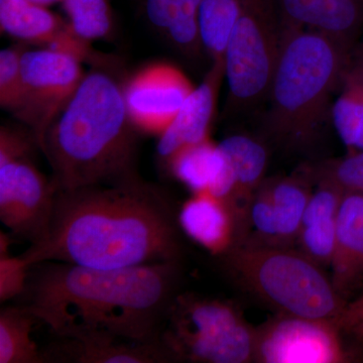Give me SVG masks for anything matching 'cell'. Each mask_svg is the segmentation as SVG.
Segmentation results:
<instances>
[{
  "instance_id": "5bb4252c",
  "label": "cell",
  "mask_w": 363,
  "mask_h": 363,
  "mask_svg": "<svg viewBox=\"0 0 363 363\" xmlns=\"http://www.w3.org/2000/svg\"><path fill=\"white\" fill-rule=\"evenodd\" d=\"M233 177V194L228 207L238 222L240 243L250 235V209L255 193L264 182L267 149L250 136L233 135L218 143Z\"/></svg>"
},
{
  "instance_id": "d4e9b609",
  "label": "cell",
  "mask_w": 363,
  "mask_h": 363,
  "mask_svg": "<svg viewBox=\"0 0 363 363\" xmlns=\"http://www.w3.org/2000/svg\"><path fill=\"white\" fill-rule=\"evenodd\" d=\"M245 0H202L199 30L203 49L212 62L223 61L227 42L238 23Z\"/></svg>"
},
{
  "instance_id": "30bf717a",
  "label": "cell",
  "mask_w": 363,
  "mask_h": 363,
  "mask_svg": "<svg viewBox=\"0 0 363 363\" xmlns=\"http://www.w3.org/2000/svg\"><path fill=\"white\" fill-rule=\"evenodd\" d=\"M58 187L33 160L0 164V221L13 238L35 245L51 226Z\"/></svg>"
},
{
  "instance_id": "3957f363",
  "label": "cell",
  "mask_w": 363,
  "mask_h": 363,
  "mask_svg": "<svg viewBox=\"0 0 363 363\" xmlns=\"http://www.w3.org/2000/svg\"><path fill=\"white\" fill-rule=\"evenodd\" d=\"M116 66L109 58L92 65L45 131L40 150L58 190L140 178L136 169L138 131L128 117L124 81Z\"/></svg>"
},
{
  "instance_id": "cb8c5ba5",
  "label": "cell",
  "mask_w": 363,
  "mask_h": 363,
  "mask_svg": "<svg viewBox=\"0 0 363 363\" xmlns=\"http://www.w3.org/2000/svg\"><path fill=\"white\" fill-rule=\"evenodd\" d=\"M341 93L332 107V118L350 152L363 150V71L348 65Z\"/></svg>"
},
{
  "instance_id": "5b68a950",
  "label": "cell",
  "mask_w": 363,
  "mask_h": 363,
  "mask_svg": "<svg viewBox=\"0 0 363 363\" xmlns=\"http://www.w3.org/2000/svg\"><path fill=\"white\" fill-rule=\"evenodd\" d=\"M224 272L241 290L277 314L337 323L345 300L330 276L295 247L247 240L219 257Z\"/></svg>"
},
{
  "instance_id": "e0dca14e",
  "label": "cell",
  "mask_w": 363,
  "mask_h": 363,
  "mask_svg": "<svg viewBox=\"0 0 363 363\" xmlns=\"http://www.w3.org/2000/svg\"><path fill=\"white\" fill-rule=\"evenodd\" d=\"M318 187L306 207L295 248L321 267H330L339 208L345 195L332 182L316 178Z\"/></svg>"
},
{
  "instance_id": "8fae6325",
  "label": "cell",
  "mask_w": 363,
  "mask_h": 363,
  "mask_svg": "<svg viewBox=\"0 0 363 363\" xmlns=\"http://www.w3.org/2000/svg\"><path fill=\"white\" fill-rule=\"evenodd\" d=\"M194 88L183 71L171 64L143 67L123 83L131 123L138 133L161 135Z\"/></svg>"
},
{
  "instance_id": "4dcf8cb0",
  "label": "cell",
  "mask_w": 363,
  "mask_h": 363,
  "mask_svg": "<svg viewBox=\"0 0 363 363\" xmlns=\"http://www.w3.org/2000/svg\"><path fill=\"white\" fill-rule=\"evenodd\" d=\"M363 316V293L352 298L347 305L343 314L339 318L337 326L343 332L350 328L351 325Z\"/></svg>"
},
{
  "instance_id": "603a6c76",
  "label": "cell",
  "mask_w": 363,
  "mask_h": 363,
  "mask_svg": "<svg viewBox=\"0 0 363 363\" xmlns=\"http://www.w3.org/2000/svg\"><path fill=\"white\" fill-rule=\"evenodd\" d=\"M40 322L26 306H6L0 310V363H45L42 348L33 340Z\"/></svg>"
},
{
  "instance_id": "7402d4cb",
  "label": "cell",
  "mask_w": 363,
  "mask_h": 363,
  "mask_svg": "<svg viewBox=\"0 0 363 363\" xmlns=\"http://www.w3.org/2000/svg\"><path fill=\"white\" fill-rule=\"evenodd\" d=\"M278 226V247H295L306 207L312 192L298 178L262 182Z\"/></svg>"
},
{
  "instance_id": "6da1fadb",
  "label": "cell",
  "mask_w": 363,
  "mask_h": 363,
  "mask_svg": "<svg viewBox=\"0 0 363 363\" xmlns=\"http://www.w3.org/2000/svg\"><path fill=\"white\" fill-rule=\"evenodd\" d=\"M178 212L166 191L143 180L58 190L49 233L21 257L116 269L182 262Z\"/></svg>"
},
{
  "instance_id": "4fadbf2b",
  "label": "cell",
  "mask_w": 363,
  "mask_h": 363,
  "mask_svg": "<svg viewBox=\"0 0 363 363\" xmlns=\"http://www.w3.org/2000/svg\"><path fill=\"white\" fill-rule=\"evenodd\" d=\"M281 26L327 35L351 50L363 26V0H276Z\"/></svg>"
},
{
  "instance_id": "ba28073f",
  "label": "cell",
  "mask_w": 363,
  "mask_h": 363,
  "mask_svg": "<svg viewBox=\"0 0 363 363\" xmlns=\"http://www.w3.org/2000/svg\"><path fill=\"white\" fill-rule=\"evenodd\" d=\"M253 362L346 363L359 359L330 320L276 314L255 328Z\"/></svg>"
},
{
  "instance_id": "484cf974",
  "label": "cell",
  "mask_w": 363,
  "mask_h": 363,
  "mask_svg": "<svg viewBox=\"0 0 363 363\" xmlns=\"http://www.w3.org/2000/svg\"><path fill=\"white\" fill-rule=\"evenodd\" d=\"M62 4L72 30L83 39L92 42L111 37L114 18L109 0H63Z\"/></svg>"
},
{
  "instance_id": "ffe728a7",
  "label": "cell",
  "mask_w": 363,
  "mask_h": 363,
  "mask_svg": "<svg viewBox=\"0 0 363 363\" xmlns=\"http://www.w3.org/2000/svg\"><path fill=\"white\" fill-rule=\"evenodd\" d=\"M202 0H142L143 16L157 35L190 58L203 49L199 30Z\"/></svg>"
},
{
  "instance_id": "9c48e42d",
  "label": "cell",
  "mask_w": 363,
  "mask_h": 363,
  "mask_svg": "<svg viewBox=\"0 0 363 363\" xmlns=\"http://www.w3.org/2000/svg\"><path fill=\"white\" fill-rule=\"evenodd\" d=\"M23 96L13 116L35 133L39 143L70 102L84 78L82 62L65 52L40 48L21 58Z\"/></svg>"
},
{
  "instance_id": "f1b7e54d",
  "label": "cell",
  "mask_w": 363,
  "mask_h": 363,
  "mask_svg": "<svg viewBox=\"0 0 363 363\" xmlns=\"http://www.w3.org/2000/svg\"><path fill=\"white\" fill-rule=\"evenodd\" d=\"M32 266L21 255L13 257L9 250H0V302L21 298L26 292Z\"/></svg>"
},
{
  "instance_id": "7a4b0ae2",
  "label": "cell",
  "mask_w": 363,
  "mask_h": 363,
  "mask_svg": "<svg viewBox=\"0 0 363 363\" xmlns=\"http://www.w3.org/2000/svg\"><path fill=\"white\" fill-rule=\"evenodd\" d=\"M182 279V262L116 269L45 262L32 267L20 298L56 338L157 342Z\"/></svg>"
},
{
  "instance_id": "52a82bcc",
  "label": "cell",
  "mask_w": 363,
  "mask_h": 363,
  "mask_svg": "<svg viewBox=\"0 0 363 363\" xmlns=\"http://www.w3.org/2000/svg\"><path fill=\"white\" fill-rule=\"evenodd\" d=\"M281 33L276 0H245L224 52L229 107L245 108L267 99Z\"/></svg>"
},
{
  "instance_id": "44dd1931",
  "label": "cell",
  "mask_w": 363,
  "mask_h": 363,
  "mask_svg": "<svg viewBox=\"0 0 363 363\" xmlns=\"http://www.w3.org/2000/svg\"><path fill=\"white\" fill-rule=\"evenodd\" d=\"M69 26L48 7L30 0H0L1 32L21 42L47 49Z\"/></svg>"
},
{
  "instance_id": "836d02e7",
  "label": "cell",
  "mask_w": 363,
  "mask_h": 363,
  "mask_svg": "<svg viewBox=\"0 0 363 363\" xmlns=\"http://www.w3.org/2000/svg\"><path fill=\"white\" fill-rule=\"evenodd\" d=\"M30 1L39 4V6L48 7L52 6V4H59V2L62 4L63 0H30Z\"/></svg>"
},
{
  "instance_id": "d6986e66",
  "label": "cell",
  "mask_w": 363,
  "mask_h": 363,
  "mask_svg": "<svg viewBox=\"0 0 363 363\" xmlns=\"http://www.w3.org/2000/svg\"><path fill=\"white\" fill-rule=\"evenodd\" d=\"M193 194L209 193L224 203L233 194V177L218 143L209 138L176 152L164 167Z\"/></svg>"
},
{
  "instance_id": "f546056e",
  "label": "cell",
  "mask_w": 363,
  "mask_h": 363,
  "mask_svg": "<svg viewBox=\"0 0 363 363\" xmlns=\"http://www.w3.org/2000/svg\"><path fill=\"white\" fill-rule=\"evenodd\" d=\"M39 143L32 130L2 125L0 128V164L18 160H33Z\"/></svg>"
},
{
  "instance_id": "277c9868",
  "label": "cell",
  "mask_w": 363,
  "mask_h": 363,
  "mask_svg": "<svg viewBox=\"0 0 363 363\" xmlns=\"http://www.w3.org/2000/svg\"><path fill=\"white\" fill-rule=\"evenodd\" d=\"M281 28L266 128L277 143L302 149L312 143L323 123L331 93L350 65V49L313 30Z\"/></svg>"
},
{
  "instance_id": "83f0119b",
  "label": "cell",
  "mask_w": 363,
  "mask_h": 363,
  "mask_svg": "<svg viewBox=\"0 0 363 363\" xmlns=\"http://www.w3.org/2000/svg\"><path fill=\"white\" fill-rule=\"evenodd\" d=\"M316 178L332 182L344 194L363 195V150L350 152L343 159L327 162L317 169Z\"/></svg>"
},
{
  "instance_id": "4316f807",
  "label": "cell",
  "mask_w": 363,
  "mask_h": 363,
  "mask_svg": "<svg viewBox=\"0 0 363 363\" xmlns=\"http://www.w3.org/2000/svg\"><path fill=\"white\" fill-rule=\"evenodd\" d=\"M26 49L13 45L0 52V106L14 113L23 96L21 58Z\"/></svg>"
},
{
  "instance_id": "d6a6232c",
  "label": "cell",
  "mask_w": 363,
  "mask_h": 363,
  "mask_svg": "<svg viewBox=\"0 0 363 363\" xmlns=\"http://www.w3.org/2000/svg\"><path fill=\"white\" fill-rule=\"evenodd\" d=\"M350 65L355 67V68L363 71V43L362 45L358 48L357 54H355V56L353 57V59L350 57Z\"/></svg>"
},
{
  "instance_id": "1f68e13d",
  "label": "cell",
  "mask_w": 363,
  "mask_h": 363,
  "mask_svg": "<svg viewBox=\"0 0 363 363\" xmlns=\"http://www.w3.org/2000/svg\"><path fill=\"white\" fill-rule=\"evenodd\" d=\"M344 332L354 339L357 343L363 345V316L360 317L357 322H354L350 328L346 329Z\"/></svg>"
},
{
  "instance_id": "2e32d148",
  "label": "cell",
  "mask_w": 363,
  "mask_h": 363,
  "mask_svg": "<svg viewBox=\"0 0 363 363\" xmlns=\"http://www.w3.org/2000/svg\"><path fill=\"white\" fill-rule=\"evenodd\" d=\"M45 363H168L161 341L56 338L42 348Z\"/></svg>"
},
{
  "instance_id": "8992f818",
  "label": "cell",
  "mask_w": 363,
  "mask_h": 363,
  "mask_svg": "<svg viewBox=\"0 0 363 363\" xmlns=\"http://www.w3.org/2000/svg\"><path fill=\"white\" fill-rule=\"evenodd\" d=\"M255 328L233 303L181 292L160 341L172 362H253Z\"/></svg>"
},
{
  "instance_id": "ac0fdd59",
  "label": "cell",
  "mask_w": 363,
  "mask_h": 363,
  "mask_svg": "<svg viewBox=\"0 0 363 363\" xmlns=\"http://www.w3.org/2000/svg\"><path fill=\"white\" fill-rule=\"evenodd\" d=\"M178 221L182 233L217 257L240 243L238 222L230 208L209 193H198L184 203Z\"/></svg>"
},
{
  "instance_id": "9a60e30c",
  "label": "cell",
  "mask_w": 363,
  "mask_h": 363,
  "mask_svg": "<svg viewBox=\"0 0 363 363\" xmlns=\"http://www.w3.org/2000/svg\"><path fill=\"white\" fill-rule=\"evenodd\" d=\"M330 278L339 295L350 303L363 286V195L343 196L339 208Z\"/></svg>"
},
{
  "instance_id": "7c38bea8",
  "label": "cell",
  "mask_w": 363,
  "mask_h": 363,
  "mask_svg": "<svg viewBox=\"0 0 363 363\" xmlns=\"http://www.w3.org/2000/svg\"><path fill=\"white\" fill-rule=\"evenodd\" d=\"M224 76V62H212L201 84L194 88L175 118L159 135L157 157L164 167L179 150L209 138L208 133Z\"/></svg>"
}]
</instances>
